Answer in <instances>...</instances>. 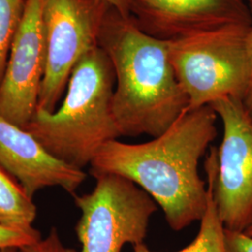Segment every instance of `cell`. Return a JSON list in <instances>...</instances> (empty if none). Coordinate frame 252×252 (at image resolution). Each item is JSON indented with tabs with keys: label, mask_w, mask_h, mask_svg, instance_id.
Masks as SVG:
<instances>
[{
	"label": "cell",
	"mask_w": 252,
	"mask_h": 252,
	"mask_svg": "<svg viewBox=\"0 0 252 252\" xmlns=\"http://www.w3.org/2000/svg\"><path fill=\"white\" fill-rule=\"evenodd\" d=\"M211 106L187 109L164 133L129 144L103 145L91 162V175L111 174L131 180L162 208L167 224L179 232L200 221L207 207L199 162L218 135Z\"/></svg>",
	"instance_id": "obj_1"
},
{
	"label": "cell",
	"mask_w": 252,
	"mask_h": 252,
	"mask_svg": "<svg viewBox=\"0 0 252 252\" xmlns=\"http://www.w3.org/2000/svg\"><path fill=\"white\" fill-rule=\"evenodd\" d=\"M98 46L115 75L113 112L122 136L162 135L188 109L169 56L168 41L145 33L110 8Z\"/></svg>",
	"instance_id": "obj_2"
},
{
	"label": "cell",
	"mask_w": 252,
	"mask_h": 252,
	"mask_svg": "<svg viewBox=\"0 0 252 252\" xmlns=\"http://www.w3.org/2000/svg\"><path fill=\"white\" fill-rule=\"evenodd\" d=\"M114 88L111 62L95 47L75 65L61 105L54 112L36 109L25 129L55 158L83 170L103 145L122 137Z\"/></svg>",
	"instance_id": "obj_3"
},
{
	"label": "cell",
	"mask_w": 252,
	"mask_h": 252,
	"mask_svg": "<svg viewBox=\"0 0 252 252\" xmlns=\"http://www.w3.org/2000/svg\"><path fill=\"white\" fill-rule=\"evenodd\" d=\"M250 27H221L168 41L170 61L188 98V109L224 98L243 101L250 72Z\"/></svg>",
	"instance_id": "obj_4"
},
{
	"label": "cell",
	"mask_w": 252,
	"mask_h": 252,
	"mask_svg": "<svg viewBox=\"0 0 252 252\" xmlns=\"http://www.w3.org/2000/svg\"><path fill=\"white\" fill-rule=\"evenodd\" d=\"M94 179L91 192L73 195L81 211L75 228L80 252H121L126 244L144 243L156 202L123 177L104 174Z\"/></svg>",
	"instance_id": "obj_5"
},
{
	"label": "cell",
	"mask_w": 252,
	"mask_h": 252,
	"mask_svg": "<svg viewBox=\"0 0 252 252\" xmlns=\"http://www.w3.org/2000/svg\"><path fill=\"white\" fill-rule=\"evenodd\" d=\"M109 9L98 0H41L46 67L37 109L54 112L58 108L75 65L98 47Z\"/></svg>",
	"instance_id": "obj_6"
},
{
	"label": "cell",
	"mask_w": 252,
	"mask_h": 252,
	"mask_svg": "<svg viewBox=\"0 0 252 252\" xmlns=\"http://www.w3.org/2000/svg\"><path fill=\"white\" fill-rule=\"evenodd\" d=\"M223 128L217 148L213 199L225 229L245 232L252 223V114L243 101L211 105Z\"/></svg>",
	"instance_id": "obj_7"
},
{
	"label": "cell",
	"mask_w": 252,
	"mask_h": 252,
	"mask_svg": "<svg viewBox=\"0 0 252 252\" xmlns=\"http://www.w3.org/2000/svg\"><path fill=\"white\" fill-rule=\"evenodd\" d=\"M45 67L41 0H27L0 83V116L27 127L37 109Z\"/></svg>",
	"instance_id": "obj_8"
},
{
	"label": "cell",
	"mask_w": 252,
	"mask_h": 252,
	"mask_svg": "<svg viewBox=\"0 0 252 252\" xmlns=\"http://www.w3.org/2000/svg\"><path fill=\"white\" fill-rule=\"evenodd\" d=\"M130 17L150 36L175 41L230 26H251L244 0H128Z\"/></svg>",
	"instance_id": "obj_9"
},
{
	"label": "cell",
	"mask_w": 252,
	"mask_h": 252,
	"mask_svg": "<svg viewBox=\"0 0 252 252\" xmlns=\"http://www.w3.org/2000/svg\"><path fill=\"white\" fill-rule=\"evenodd\" d=\"M0 164L18 180L27 194L60 187L71 195L86 180V173L49 153L27 129L0 116Z\"/></svg>",
	"instance_id": "obj_10"
},
{
	"label": "cell",
	"mask_w": 252,
	"mask_h": 252,
	"mask_svg": "<svg viewBox=\"0 0 252 252\" xmlns=\"http://www.w3.org/2000/svg\"><path fill=\"white\" fill-rule=\"evenodd\" d=\"M205 162L207 173L208 201L204 216L200 220V229L191 243L177 252H226L224 230L220 218L218 214L213 199V180L217 168L216 147H211ZM134 252H154L144 243L134 246Z\"/></svg>",
	"instance_id": "obj_11"
},
{
	"label": "cell",
	"mask_w": 252,
	"mask_h": 252,
	"mask_svg": "<svg viewBox=\"0 0 252 252\" xmlns=\"http://www.w3.org/2000/svg\"><path fill=\"white\" fill-rule=\"evenodd\" d=\"M37 208L16 178L0 164V225L21 231L36 230Z\"/></svg>",
	"instance_id": "obj_12"
},
{
	"label": "cell",
	"mask_w": 252,
	"mask_h": 252,
	"mask_svg": "<svg viewBox=\"0 0 252 252\" xmlns=\"http://www.w3.org/2000/svg\"><path fill=\"white\" fill-rule=\"evenodd\" d=\"M26 3L27 0H0V83L25 13Z\"/></svg>",
	"instance_id": "obj_13"
},
{
	"label": "cell",
	"mask_w": 252,
	"mask_h": 252,
	"mask_svg": "<svg viewBox=\"0 0 252 252\" xmlns=\"http://www.w3.org/2000/svg\"><path fill=\"white\" fill-rule=\"evenodd\" d=\"M41 239L39 231H21L0 225V251L7 248L22 249Z\"/></svg>",
	"instance_id": "obj_14"
},
{
	"label": "cell",
	"mask_w": 252,
	"mask_h": 252,
	"mask_svg": "<svg viewBox=\"0 0 252 252\" xmlns=\"http://www.w3.org/2000/svg\"><path fill=\"white\" fill-rule=\"evenodd\" d=\"M22 252H77L74 249L64 246L56 228H52L44 239L26 246Z\"/></svg>",
	"instance_id": "obj_15"
},
{
	"label": "cell",
	"mask_w": 252,
	"mask_h": 252,
	"mask_svg": "<svg viewBox=\"0 0 252 252\" xmlns=\"http://www.w3.org/2000/svg\"><path fill=\"white\" fill-rule=\"evenodd\" d=\"M226 252H252V236L245 232L224 230Z\"/></svg>",
	"instance_id": "obj_16"
},
{
	"label": "cell",
	"mask_w": 252,
	"mask_h": 252,
	"mask_svg": "<svg viewBox=\"0 0 252 252\" xmlns=\"http://www.w3.org/2000/svg\"><path fill=\"white\" fill-rule=\"evenodd\" d=\"M248 54H249V66H250V72H249V82L248 87L246 91V94L244 97V106L252 114V22L249 34H248Z\"/></svg>",
	"instance_id": "obj_17"
},
{
	"label": "cell",
	"mask_w": 252,
	"mask_h": 252,
	"mask_svg": "<svg viewBox=\"0 0 252 252\" xmlns=\"http://www.w3.org/2000/svg\"><path fill=\"white\" fill-rule=\"evenodd\" d=\"M108 4L110 8H112L124 16H130L129 14V3L128 0H98Z\"/></svg>",
	"instance_id": "obj_18"
},
{
	"label": "cell",
	"mask_w": 252,
	"mask_h": 252,
	"mask_svg": "<svg viewBox=\"0 0 252 252\" xmlns=\"http://www.w3.org/2000/svg\"><path fill=\"white\" fill-rule=\"evenodd\" d=\"M0 252H22V251L18 248H7V249L1 250Z\"/></svg>",
	"instance_id": "obj_19"
},
{
	"label": "cell",
	"mask_w": 252,
	"mask_h": 252,
	"mask_svg": "<svg viewBox=\"0 0 252 252\" xmlns=\"http://www.w3.org/2000/svg\"><path fill=\"white\" fill-rule=\"evenodd\" d=\"M245 233L249 234V235H251V236H252V223L250 225V227L245 231Z\"/></svg>",
	"instance_id": "obj_20"
},
{
	"label": "cell",
	"mask_w": 252,
	"mask_h": 252,
	"mask_svg": "<svg viewBox=\"0 0 252 252\" xmlns=\"http://www.w3.org/2000/svg\"><path fill=\"white\" fill-rule=\"evenodd\" d=\"M248 5H249V7L251 8V10H252V0H244Z\"/></svg>",
	"instance_id": "obj_21"
}]
</instances>
